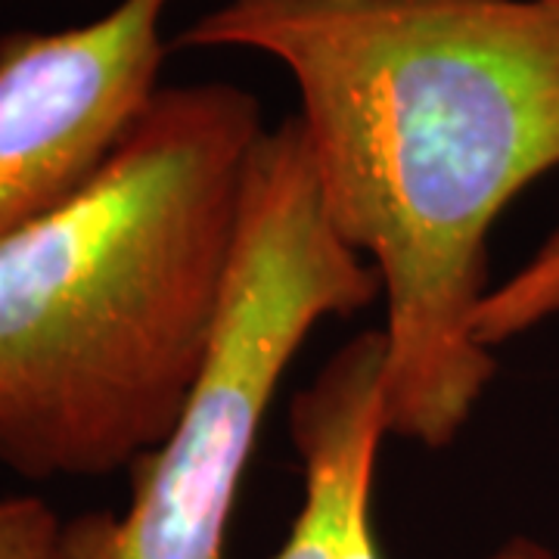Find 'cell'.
<instances>
[{
    "mask_svg": "<svg viewBox=\"0 0 559 559\" xmlns=\"http://www.w3.org/2000/svg\"><path fill=\"white\" fill-rule=\"evenodd\" d=\"M283 66L320 209L385 305V429L444 451L498 358L488 237L559 168V0H224L178 38Z\"/></svg>",
    "mask_w": 559,
    "mask_h": 559,
    "instance_id": "6da1fadb",
    "label": "cell"
},
{
    "mask_svg": "<svg viewBox=\"0 0 559 559\" xmlns=\"http://www.w3.org/2000/svg\"><path fill=\"white\" fill-rule=\"evenodd\" d=\"M261 103L162 87L72 200L0 242V466L131 473L178 423L218 326Z\"/></svg>",
    "mask_w": 559,
    "mask_h": 559,
    "instance_id": "7a4b0ae2",
    "label": "cell"
},
{
    "mask_svg": "<svg viewBox=\"0 0 559 559\" xmlns=\"http://www.w3.org/2000/svg\"><path fill=\"white\" fill-rule=\"evenodd\" d=\"M380 299V280L320 209L296 116L259 140L218 326L200 380L162 444L128 473L121 513L62 525V559H227L230 525L261 426L320 320Z\"/></svg>",
    "mask_w": 559,
    "mask_h": 559,
    "instance_id": "3957f363",
    "label": "cell"
},
{
    "mask_svg": "<svg viewBox=\"0 0 559 559\" xmlns=\"http://www.w3.org/2000/svg\"><path fill=\"white\" fill-rule=\"evenodd\" d=\"M168 0H119L57 32L0 35V242L60 209L159 94Z\"/></svg>",
    "mask_w": 559,
    "mask_h": 559,
    "instance_id": "277c9868",
    "label": "cell"
},
{
    "mask_svg": "<svg viewBox=\"0 0 559 559\" xmlns=\"http://www.w3.org/2000/svg\"><path fill=\"white\" fill-rule=\"evenodd\" d=\"M301 463V507L274 559H382L373 488L385 429V340L364 330L333 352L289 407ZM485 559H559L516 535Z\"/></svg>",
    "mask_w": 559,
    "mask_h": 559,
    "instance_id": "5b68a950",
    "label": "cell"
},
{
    "mask_svg": "<svg viewBox=\"0 0 559 559\" xmlns=\"http://www.w3.org/2000/svg\"><path fill=\"white\" fill-rule=\"evenodd\" d=\"M559 314V224L510 277L491 286L476 314V340L495 352Z\"/></svg>",
    "mask_w": 559,
    "mask_h": 559,
    "instance_id": "8992f818",
    "label": "cell"
},
{
    "mask_svg": "<svg viewBox=\"0 0 559 559\" xmlns=\"http://www.w3.org/2000/svg\"><path fill=\"white\" fill-rule=\"evenodd\" d=\"M62 525L38 495L0 491V559H62Z\"/></svg>",
    "mask_w": 559,
    "mask_h": 559,
    "instance_id": "52a82bcc",
    "label": "cell"
}]
</instances>
